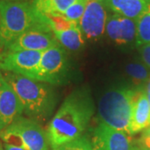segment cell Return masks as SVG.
Returning a JSON list of instances; mask_svg holds the SVG:
<instances>
[{"mask_svg": "<svg viewBox=\"0 0 150 150\" xmlns=\"http://www.w3.org/2000/svg\"><path fill=\"white\" fill-rule=\"evenodd\" d=\"M0 24H1V18H0Z\"/></svg>", "mask_w": 150, "mask_h": 150, "instance_id": "cell-30", "label": "cell"}, {"mask_svg": "<svg viewBox=\"0 0 150 150\" xmlns=\"http://www.w3.org/2000/svg\"><path fill=\"white\" fill-rule=\"evenodd\" d=\"M134 150H149V149H145L144 147L141 146V145L139 144V145H136V147H135V149H134Z\"/></svg>", "mask_w": 150, "mask_h": 150, "instance_id": "cell-26", "label": "cell"}, {"mask_svg": "<svg viewBox=\"0 0 150 150\" xmlns=\"http://www.w3.org/2000/svg\"><path fill=\"white\" fill-rule=\"evenodd\" d=\"M58 45H59V43L57 41L53 32L30 30L19 36L5 50H31L43 52L48 48Z\"/></svg>", "mask_w": 150, "mask_h": 150, "instance_id": "cell-11", "label": "cell"}, {"mask_svg": "<svg viewBox=\"0 0 150 150\" xmlns=\"http://www.w3.org/2000/svg\"><path fill=\"white\" fill-rule=\"evenodd\" d=\"M88 0H77L66 10L63 16L70 21L79 23L83 16Z\"/></svg>", "mask_w": 150, "mask_h": 150, "instance_id": "cell-19", "label": "cell"}, {"mask_svg": "<svg viewBox=\"0 0 150 150\" xmlns=\"http://www.w3.org/2000/svg\"><path fill=\"white\" fill-rule=\"evenodd\" d=\"M98 1H103V0H98Z\"/></svg>", "mask_w": 150, "mask_h": 150, "instance_id": "cell-29", "label": "cell"}, {"mask_svg": "<svg viewBox=\"0 0 150 150\" xmlns=\"http://www.w3.org/2000/svg\"><path fill=\"white\" fill-rule=\"evenodd\" d=\"M105 31L108 38L118 45H126L136 40V21L118 14L108 17Z\"/></svg>", "mask_w": 150, "mask_h": 150, "instance_id": "cell-12", "label": "cell"}, {"mask_svg": "<svg viewBox=\"0 0 150 150\" xmlns=\"http://www.w3.org/2000/svg\"><path fill=\"white\" fill-rule=\"evenodd\" d=\"M1 138L5 144L25 150H49L47 133L37 121L22 116L2 131Z\"/></svg>", "mask_w": 150, "mask_h": 150, "instance_id": "cell-5", "label": "cell"}, {"mask_svg": "<svg viewBox=\"0 0 150 150\" xmlns=\"http://www.w3.org/2000/svg\"><path fill=\"white\" fill-rule=\"evenodd\" d=\"M42 51L5 50L0 54V69L36 80Z\"/></svg>", "mask_w": 150, "mask_h": 150, "instance_id": "cell-7", "label": "cell"}, {"mask_svg": "<svg viewBox=\"0 0 150 150\" xmlns=\"http://www.w3.org/2000/svg\"><path fill=\"white\" fill-rule=\"evenodd\" d=\"M54 34L59 44L69 50H79L84 43L79 23L64 31L54 32Z\"/></svg>", "mask_w": 150, "mask_h": 150, "instance_id": "cell-15", "label": "cell"}, {"mask_svg": "<svg viewBox=\"0 0 150 150\" xmlns=\"http://www.w3.org/2000/svg\"><path fill=\"white\" fill-rule=\"evenodd\" d=\"M23 113L18 98L0 72V131L7 129Z\"/></svg>", "mask_w": 150, "mask_h": 150, "instance_id": "cell-10", "label": "cell"}, {"mask_svg": "<svg viewBox=\"0 0 150 150\" xmlns=\"http://www.w3.org/2000/svg\"><path fill=\"white\" fill-rule=\"evenodd\" d=\"M93 111L91 97L87 92L71 93L48 125L47 135L51 148L80 138L91 120Z\"/></svg>", "mask_w": 150, "mask_h": 150, "instance_id": "cell-1", "label": "cell"}, {"mask_svg": "<svg viewBox=\"0 0 150 150\" xmlns=\"http://www.w3.org/2000/svg\"><path fill=\"white\" fill-rule=\"evenodd\" d=\"M145 93H146V96H147V98H148V101H149V103L150 106V77L149 79V80L147 81V83H145Z\"/></svg>", "mask_w": 150, "mask_h": 150, "instance_id": "cell-24", "label": "cell"}, {"mask_svg": "<svg viewBox=\"0 0 150 150\" xmlns=\"http://www.w3.org/2000/svg\"><path fill=\"white\" fill-rule=\"evenodd\" d=\"M108 19L106 6L103 1L88 0L85 11L79 23L83 36L88 40L101 38L105 32Z\"/></svg>", "mask_w": 150, "mask_h": 150, "instance_id": "cell-8", "label": "cell"}, {"mask_svg": "<svg viewBox=\"0 0 150 150\" xmlns=\"http://www.w3.org/2000/svg\"><path fill=\"white\" fill-rule=\"evenodd\" d=\"M139 53L144 63L150 69V43L139 46Z\"/></svg>", "mask_w": 150, "mask_h": 150, "instance_id": "cell-22", "label": "cell"}, {"mask_svg": "<svg viewBox=\"0 0 150 150\" xmlns=\"http://www.w3.org/2000/svg\"><path fill=\"white\" fill-rule=\"evenodd\" d=\"M77 0H33L32 4L45 16L63 15Z\"/></svg>", "mask_w": 150, "mask_h": 150, "instance_id": "cell-16", "label": "cell"}, {"mask_svg": "<svg viewBox=\"0 0 150 150\" xmlns=\"http://www.w3.org/2000/svg\"><path fill=\"white\" fill-rule=\"evenodd\" d=\"M93 150H134L136 145L131 135L100 123L93 130Z\"/></svg>", "mask_w": 150, "mask_h": 150, "instance_id": "cell-9", "label": "cell"}, {"mask_svg": "<svg viewBox=\"0 0 150 150\" xmlns=\"http://www.w3.org/2000/svg\"><path fill=\"white\" fill-rule=\"evenodd\" d=\"M150 0H103L106 8L115 14L136 20L147 8Z\"/></svg>", "mask_w": 150, "mask_h": 150, "instance_id": "cell-14", "label": "cell"}, {"mask_svg": "<svg viewBox=\"0 0 150 150\" xmlns=\"http://www.w3.org/2000/svg\"><path fill=\"white\" fill-rule=\"evenodd\" d=\"M0 47L4 49L28 31L53 32L48 17L29 2L0 0Z\"/></svg>", "mask_w": 150, "mask_h": 150, "instance_id": "cell-2", "label": "cell"}, {"mask_svg": "<svg viewBox=\"0 0 150 150\" xmlns=\"http://www.w3.org/2000/svg\"><path fill=\"white\" fill-rule=\"evenodd\" d=\"M139 144L145 149L150 150V126L144 131Z\"/></svg>", "mask_w": 150, "mask_h": 150, "instance_id": "cell-23", "label": "cell"}, {"mask_svg": "<svg viewBox=\"0 0 150 150\" xmlns=\"http://www.w3.org/2000/svg\"><path fill=\"white\" fill-rule=\"evenodd\" d=\"M4 150H25L23 148L16 146V145H12L5 144H4Z\"/></svg>", "mask_w": 150, "mask_h": 150, "instance_id": "cell-25", "label": "cell"}, {"mask_svg": "<svg viewBox=\"0 0 150 150\" xmlns=\"http://www.w3.org/2000/svg\"><path fill=\"white\" fill-rule=\"evenodd\" d=\"M3 75L15 92L23 113L28 118L45 120L51 114L56 104V97L48 84L10 72H4Z\"/></svg>", "mask_w": 150, "mask_h": 150, "instance_id": "cell-3", "label": "cell"}, {"mask_svg": "<svg viewBox=\"0 0 150 150\" xmlns=\"http://www.w3.org/2000/svg\"><path fill=\"white\" fill-rule=\"evenodd\" d=\"M137 89L116 88L107 91L98 103L101 123L129 134V125Z\"/></svg>", "mask_w": 150, "mask_h": 150, "instance_id": "cell-4", "label": "cell"}, {"mask_svg": "<svg viewBox=\"0 0 150 150\" xmlns=\"http://www.w3.org/2000/svg\"><path fill=\"white\" fill-rule=\"evenodd\" d=\"M125 71L134 85L139 88L147 83L150 77L149 70L146 66L139 63H130L127 64Z\"/></svg>", "mask_w": 150, "mask_h": 150, "instance_id": "cell-18", "label": "cell"}, {"mask_svg": "<svg viewBox=\"0 0 150 150\" xmlns=\"http://www.w3.org/2000/svg\"><path fill=\"white\" fill-rule=\"evenodd\" d=\"M150 126V106L144 89L139 88L134 102L129 135L139 133Z\"/></svg>", "mask_w": 150, "mask_h": 150, "instance_id": "cell-13", "label": "cell"}, {"mask_svg": "<svg viewBox=\"0 0 150 150\" xmlns=\"http://www.w3.org/2000/svg\"><path fill=\"white\" fill-rule=\"evenodd\" d=\"M51 149L52 150H93L92 144L86 137H80L69 143Z\"/></svg>", "mask_w": 150, "mask_h": 150, "instance_id": "cell-20", "label": "cell"}, {"mask_svg": "<svg viewBox=\"0 0 150 150\" xmlns=\"http://www.w3.org/2000/svg\"><path fill=\"white\" fill-rule=\"evenodd\" d=\"M8 1H19V2H28L29 0H8Z\"/></svg>", "mask_w": 150, "mask_h": 150, "instance_id": "cell-27", "label": "cell"}, {"mask_svg": "<svg viewBox=\"0 0 150 150\" xmlns=\"http://www.w3.org/2000/svg\"><path fill=\"white\" fill-rule=\"evenodd\" d=\"M136 44L141 46L150 43V1L147 8L136 20Z\"/></svg>", "mask_w": 150, "mask_h": 150, "instance_id": "cell-17", "label": "cell"}, {"mask_svg": "<svg viewBox=\"0 0 150 150\" xmlns=\"http://www.w3.org/2000/svg\"><path fill=\"white\" fill-rule=\"evenodd\" d=\"M69 60L60 44L43 51L36 80L59 85L64 83L69 74Z\"/></svg>", "mask_w": 150, "mask_h": 150, "instance_id": "cell-6", "label": "cell"}, {"mask_svg": "<svg viewBox=\"0 0 150 150\" xmlns=\"http://www.w3.org/2000/svg\"><path fill=\"white\" fill-rule=\"evenodd\" d=\"M0 150H4L3 145H2V144H1V141H0Z\"/></svg>", "mask_w": 150, "mask_h": 150, "instance_id": "cell-28", "label": "cell"}, {"mask_svg": "<svg viewBox=\"0 0 150 150\" xmlns=\"http://www.w3.org/2000/svg\"><path fill=\"white\" fill-rule=\"evenodd\" d=\"M47 17H48L53 33L64 31L74 26L75 24H77V23L70 21L63 15H54V16Z\"/></svg>", "mask_w": 150, "mask_h": 150, "instance_id": "cell-21", "label": "cell"}]
</instances>
